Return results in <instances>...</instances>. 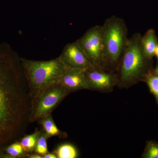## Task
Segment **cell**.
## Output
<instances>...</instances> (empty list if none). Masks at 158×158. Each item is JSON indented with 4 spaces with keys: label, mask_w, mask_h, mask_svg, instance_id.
Masks as SVG:
<instances>
[{
    "label": "cell",
    "mask_w": 158,
    "mask_h": 158,
    "mask_svg": "<svg viewBox=\"0 0 158 158\" xmlns=\"http://www.w3.org/2000/svg\"><path fill=\"white\" fill-rule=\"evenodd\" d=\"M23 72L20 59L0 51V153L29 119L31 98Z\"/></svg>",
    "instance_id": "obj_1"
},
{
    "label": "cell",
    "mask_w": 158,
    "mask_h": 158,
    "mask_svg": "<svg viewBox=\"0 0 158 158\" xmlns=\"http://www.w3.org/2000/svg\"><path fill=\"white\" fill-rule=\"evenodd\" d=\"M102 27V68L110 72H117L127 46L128 28L121 18L112 15Z\"/></svg>",
    "instance_id": "obj_2"
},
{
    "label": "cell",
    "mask_w": 158,
    "mask_h": 158,
    "mask_svg": "<svg viewBox=\"0 0 158 158\" xmlns=\"http://www.w3.org/2000/svg\"><path fill=\"white\" fill-rule=\"evenodd\" d=\"M20 61L31 99L49 86L59 82L65 68L59 57L48 61L21 58Z\"/></svg>",
    "instance_id": "obj_3"
},
{
    "label": "cell",
    "mask_w": 158,
    "mask_h": 158,
    "mask_svg": "<svg viewBox=\"0 0 158 158\" xmlns=\"http://www.w3.org/2000/svg\"><path fill=\"white\" fill-rule=\"evenodd\" d=\"M141 34L135 33L129 38L127 46L117 73L118 85L128 87L141 80L145 76L147 62L149 59L144 55L141 44Z\"/></svg>",
    "instance_id": "obj_4"
},
{
    "label": "cell",
    "mask_w": 158,
    "mask_h": 158,
    "mask_svg": "<svg viewBox=\"0 0 158 158\" xmlns=\"http://www.w3.org/2000/svg\"><path fill=\"white\" fill-rule=\"evenodd\" d=\"M69 93L59 82L43 90L37 96L31 99L29 121H38L40 118L51 115Z\"/></svg>",
    "instance_id": "obj_5"
},
{
    "label": "cell",
    "mask_w": 158,
    "mask_h": 158,
    "mask_svg": "<svg viewBox=\"0 0 158 158\" xmlns=\"http://www.w3.org/2000/svg\"><path fill=\"white\" fill-rule=\"evenodd\" d=\"M94 68H102V26H94L76 41Z\"/></svg>",
    "instance_id": "obj_6"
},
{
    "label": "cell",
    "mask_w": 158,
    "mask_h": 158,
    "mask_svg": "<svg viewBox=\"0 0 158 158\" xmlns=\"http://www.w3.org/2000/svg\"><path fill=\"white\" fill-rule=\"evenodd\" d=\"M85 73L88 90L109 92L118 85V76L116 72L94 67L85 71Z\"/></svg>",
    "instance_id": "obj_7"
},
{
    "label": "cell",
    "mask_w": 158,
    "mask_h": 158,
    "mask_svg": "<svg viewBox=\"0 0 158 158\" xmlns=\"http://www.w3.org/2000/svg\"><path fill=\"white\" fill-rule=\"evenodd\" d=\"M59 57L68 68L85 71L94 67L76 41L66 44Z\"/></svg>",
    "instance_id": "obj_8"
},
{
    "label": "cell",
    "mask_w": 158,
    "mask_h": 158,
    "mask_svg": "<svg viewBox=\"0 0 158 158\" xmlns=\"http://www.w3.org/2000/svg\"><path fill=\"white\" fill-rule=\"evenodd\" d=\"M59 82L70 92L88 90L85 71L65 67Z\"/></svg>",
    "instance_id": "obj_9"
},
{
    "label": "cell",
    "mask_w": 158,
    "mask_h": 158,
    "mask_svg": "<svg viewBox=\"0 0 158 158\" xmlns=\"http://www.w3.org/2000/svg\"><path fill=\"white\" fill-rule=\"evenodd\" d=\"M141 44L144 55L148 59L151 60L155 56L156 48L158 44V39L155 31L150 29L143 37L141 36Z\"/></svg>",
    "instance_id": "obj_10"
},
{
    "label": "cell",
    "mask_w": 158,
    "mask_h": 158,
    "mask_svg": "<svg viewBox=\"0 0 158 158\" xmlns=\"http://www.w3.org/2000/svg\"><path fill=\"white\" fill-rule=\"evenodd\" d=\"M38 121V123L42 126V131L48 139L55 136L60 138L67 137L66 133L63 132L57 127L51 114L40 118Z\"/></svg>",
    "instance_id": "obj_11"
},
{
    "label": "cell",
    "mask_w": 158,
    "mask_h": 158,
    "mask_svg": "<svg viewBox=\"0 0 158 158\" xmlns=\"http://www.w3.org/2000/svg\"><path fill=\"white\" fill-rule=\"evenodd\" d=\"M41 131L36 129L31 135H27L22 138L20 143L27 153L34 152Z\"/></svg>",
    "instance_id": "obj_12"
},
{
    "label": "cell",
    "mask_w": 158,
    "mask_h": 158,
    "mask_svg": "<svg viewBox=\"0 0 158 158\" xmlns=\"http://www.w3.org/2000/svg\"><path fill=\"white\" fill-rule=\"evenodd\" d=\"M54 152L57 158H76L78 155L76 148L69 143L60 144Z\"/></svg>",
    "instance_id": "obj_13"
},
{
    "label": "cell",
    "mask_w": 158,
    "mask_h": 158,
    "mask_svg": "<svg viewBox=\"0 0 158 158\" xmlns=\"http://www.w3.org/2000/svg\"><path fill=\"white\" fill-rule=\"evenodd\" d=\"M6 154L11 158L27 157L26 152L21 143L18 141L11 143L5 148Z\"/></svg>",
    "instance_id": "obj_14"
},
{
    "label": "cell",
    "mask_w": 158,
    "mask_h": 158,
    "mask_svg": "<svg viewBox=\"0 0 158 158\" xmlns=\"http://www.w3.org/2000/svg\"><path fill=\"white\" fill-rule=\"evenodd\" d=\"M47 139L44 133L42 131H41L34 152L42 156L48 152L47 143Z\"/></svg>",
    "instance_id": "obj_15"
},
{
    "label": "cell",
    "mask_w": 158,
    "mask_h": 158,
    "mask_svg": "<svg viewBox=\"0 0 158 158\" xmlns=\"http://www.w3.org/2000/svg\"><path fill=\"white\" fill-rule=\"evenodd\" d=\"M142 157L158 158V143L152 141L147 142Z\"/></svg>",
    "instance_id": "obj_16"
},
{
    "label": "cell",
    "mask_w": 158,
    "mask_h": 158,
    "mask_svg": "<svg viewBox=\"0 0 158 158\" xmlns=\"http://www.w3.org/2000/svg\"><path fill=\"white\" fill-rule=\"evenodd\" d=\"M146 80L151 92L158 100V75L155 73L148 74Z\"/></svg>",
    "instance_id": "obj_17"
},
{
    "label": "cell",
    "mask_w": 158,
    "mask_h": 158,
    "mask_svg": "<svg viewBox=\"0 0 158 158\" xmlns=\"http://www.w3.org/2000/svg\"><path fill=\"white\" fill-rule=\"evenodd\" d=\"M43 158H57V156L54 152H48L44 156H43Z\"/></svg>",
    "instance_id": "obj_18"
},
{
    "label": "cell",
    "mask_w": 158,
    "mask_h": 158,
    "mask_svg": "<svg viewBox=\"0 0 158 158\" xmlns=\"http://www.w3.org/2000/svg\"><path fill=\"white\" fill-rule=\"evenodd\" d=\"M27 157L29 158H43V156L36 153L32 152L27 154Z\"/></svg>",
    "instance_id": "obj_19"
},
{
    "label": "cell",
    "mask_w": 158,
    "mask_h": 158,
    "mask_svg": "<svg viewBox=\"0 0 158 158\" xmlns=\"http://www.w3.org/2000/svg\"><path fill=\"white\" fill-rule=\"evenodd\" d=\"M155 56H156L158 62V42L157 44V45L156 48V52H155Z\"/></svg>",
    "instance_id": "obj_20"
},
{
    "label": "cell",
    "mask_w": 158,
    "mask_h": 158,
    "mask_svg": "<svg viewBox=\"0 0 158 158\" xmlns=\"http://www.w3.org/2000/svg\"><path fill=\"white\" fill-rule=\"evenodd\" d=\"M154 73L158 75V66L156 69L155 70H154Z\"/></svg>",
    "instance_id": "obj_21"
}]
</instances>
